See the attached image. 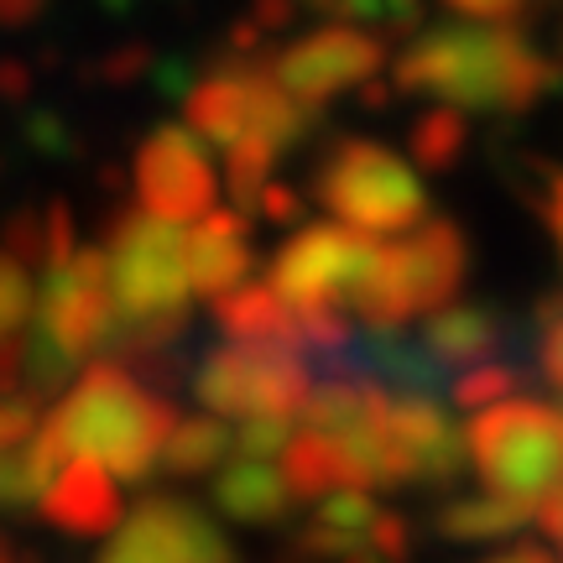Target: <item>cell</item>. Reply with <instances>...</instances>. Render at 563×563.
<instances>
[{
    "instance_id": "d4e9b609",
    "label": "cell",
    "mask_w": 563,
    "mask_h": 563,
    "mask_svg": "<svg viewBox=\"0 0 563 563\" xmlns=\"http://www.w3.org/2000/svg\"><path fill=\"white\" fill-rule=\"evenodd\" d=\"M272 167H277V146L256 131H241V136L224 146V183H230V203L235 209H256V194L272 183Z\"/></svg>"
},
{
    "instance_id": "9c48e42d",
    "label": "cell",
    "mask_w": 563,
    "mask_h": 563,
    "mask_svg": "<svg viewBox=\"0 0 563 563\" xmlns=\"http://www.w3.org/2000/svg\"><path fill=\"white\" fill-rule=\"evenodd\" d=\"M131 194L146 214L188 224L214 209V167L188 125H157L131 157Z\"/></svg>"
},
{
    "instance_id": "6da1fadb",
    "label": "cell",
    "mask_w": 563,
    "mask_h": 563,
    "mask_svg": "<svg viewBox=\"0 0 563 563\" xmlns=\"http://www.w3.org/2000/svg\"><path fill=\"white\" fill-rule=\"evenodd\" d=\"M397 89L517 121L563 89V63L538 53L511 21H454L407 42Z\"/></svg>"
},
{
    "instance_id": "5bb4252c",
    "label": "cell",
    "mask_w": 563,
    "mask_h": 563,
    "mask_svg": "<svg viewBox=\"0 0 563 563\" xmlns=\"http://www.w3.org/2000/svg\"><path fill=\"white\" fill-rule=\"evenodd\" d=\"M386 428L402 449L412 485H454L470 470L464 454V428L443 412L439 397H391Z\"/></svg>"
},
{
    "instance_id": "f546056e",
    "label": "cell",
    "mask_w": 563,
    "mask_h": 563,
    "mask_svg": "<svg viewBox=\"0 0 563 563\" xmlns=\"http://www.w3.org/2000/svg\"><path fill=\"white\" fill-rule=\"evenodd\" d=\"M26 313H32V277L0 245V334H16L21 323H26Z\"/></svg>"
},
{
    "instance_id": "ac0fdd59",
    "label": "cell",
    "mask_w": 563,
    "mask_h": 563,
    "mask_svg": "<svg viewBox=\"0 0 563 563\" xmlns=\"http://www.w3.org/2000/svg\"><path fill=\"white\" fill-rule=\"evenodd\" d=\"M241 63L230 53H214L209 74L183 89V115H188V131L209 146H230V141L245 131V79H241Z\"/></svg>"
},
{
    "instance_id": "83f0119b",
    "label": "cell",
    "mask_w": 563,
    "mask_h": 563,
    "mask_svg": "<svg viewBox=\"0 0 563 563\" xmlns=\"http://www.w3.org/2000/svg\"><path fill=\"white\" fill-rule=\"evenodd\" d=\"M532 167V178L522 183L527 203L538 209V220L548 224V235H553V245H559V262H563V167H548V162H527Z\"/></svg>"
},
{
    "instance_id": "f6af8a7d",
    "label": "cell",
    "mask_w": 563,
    "mask_h": 563,
    "mask_svg": "<svg viewBox=\"0 0 563 563\" xmlns=\"http://www.w3.org/2000/svg\"><path fill=\"white\" fill-rule=\"evenodd\" d=\"M26 95H32V68L21 58H0V100L26 104Z\"/></svg>"
},
{
    "instance_id": "e0dca14e",
    "label": "cell",
    "mask_w": 563,
    "mask_h": 563,
    "mask_svg": "<svg viewBox=\"0 0 563 563\" xmlns=\"http://www.w3.org/2000/svg\"><path fill=\"white\" fill-rule=\"evenodd\" d=\"M214 302V323H220L224 340L235 344H272V350H302V329H298V308L282 298L272 282H235L230 292H220Z\"/></svg>"
},
{
    "instance_id": "f1b7e54d",
    "label": "cell",
    "mask_w": 563,
    "mask_h": 563,
    "mask_svg": "<svg viewBox=\"0 0 563 563\" xmlns=\"http://www.w3.org/2000/svg\"><path fill=\"white\" fill-rule=\"evenodd\" d=\"M355 548H365L361 532H344V527H329V522H319V517H313V522L292 538V548H287V553H298L302 563H340V559H350Z\"/></svg>"
},
{
    "instance_id": "7bdbcfd3",
    "label": "cell",
    "mask_w": 563,
    "mask_h": 563,
    "mask_svg": "<svg viewBox=\"0 0 563 563\" xmlns=\"http://www.w3.org/2000/svg\"><path fill=\"white\" fill-rule=\"evenodd\" d=\"M298 5L323 11V16H334V21H371V26L382 16V0H298Z\"/></svg>"
},
{
    "instance_id": "816d5d0a",
    "label": "cell",
    "mask_w": 563,
    "mask_h": 563,
    "mask_svg": "<svg viewBox=\"0 0 563 563\" xmlns=\"http://www.w3.org/2000/svg\"><path fill=\"white\" fill-rule=\"evenodd\" d=\"M340 563H382V559H376L371 548H355V553H350V559H340Z\"/></svg>"
},
{
    "instance_id": "9a60e30c",
    "label": "cell",
    "mask_w": 563,
    "mask_h": 563,
    "mask_svg": "<svg viewBox=\"0 0 563 563\" xmlns=\"http://www.w3.org/2000/svg\"><path fill=\"white\" fill-rule=\"evenodd\" d=\"M251 220L241 209H209L194 220V230L183 235V272H188V292L199 298H220L251 272Z\"/></svg>"
},
{
    "instance_id": "f907efd6",
    "label": "cell",
    "mask_w": 563,
    "mask_h": 563,
    "mask_svg": "<svg viewBox=\"0 0 563 563\" xmlns=\"http://www.w3.org/2000/svg\"><path fill=\"white\" fill-rule=\"evenodd\" d=\"M104 11H110V16H131V11H136L141 0H100Z\"/></svg>"
},
{
    "instance_id": "e575fe53",
    "label": "cell",
    "mask_w": 563,
    "mask_h": 563,
    "mask_svg": "<svg viewBox=\"0 0 563 563\" xmlns=\"http://www.w3.org/2000/svg\"><path fill=\"white\" fill-rule=\"evenodd\" d=\"M365 543L382 563H407L412 559V527L397 517V511H376L371 527H365Z\"/></svg>"
},
{
    "instance_id": "7402d4cb",
    "label": "cell",
    "mask_w": 563,
    "mask_h": 563,
    "mask_svg": "<svg viewBox=\"0 0 563 563\" xmlns=\"http://www.w3.org/2000/svg\"><path fill=\"white\" fill-rule=\"evenodd\" d=\"M235 449V428L214 412V418H178L173 433L162 443V470L178 475V481H194V475H214Z\"/></svg>"
},
{
    "instance_id": "ab89813d",
    "label": "cell",
    "mask_w": 563,
    "mask_h": 563,
    "mask_svg": "<svg viewBox=\"0 0 563 563\" xmlns=\"http://www.w3.org/2000/svg\"><path fill=\"white\" fill-rule=\"evenodd\" d=\"M256 214H262V220H272V224H292L302 214V194L272 178L262 194H256Z\"/></svg>"
},
{
    "instance_id": "c3c4849f",
    "label": "cell",
    "mask_w": 563,
    "mask_h": 563,
    "mask_svg": "<svg viewBox=\"0 0 563 563\" xmlns=\"http://www.w3.org/2000/svg\"><path fill=\"white\" fill-rule=\"evenodd\" d=\"M538 527H543L548 543L563 548V485L553 490V496H543V506H538Z\"/></svg>"
},
{
    "instance_id": "836d02e7",
    "label": "cell",
    "mask_w": 563,
    "mask_h": 563,
    "mask_svg": "<svg viewBox=\"0 0 563 563\" xmlns=\"http://www.w3.org/2000/svg\"><path fill=\"white\" fill-rule=\"evenodd\" d=\"M287 439H292L287 418L262 412V418H245L241 428H235V454H245V460H272V454L287 449Z\"/></svg>"
},
{
    "instance_id": "b9f144b4",
    "label": "cell",
    "mask_w": 563,
    "mask_h": 563,
    "mask_svg": "<svg viewBox=\"0 0 563 563\" xmlns=\"http://www.w3.org/2000/svg\"><path fill=\"white\" fill-rule=\"evenodd\" d=\"M443 5L470 21H517L527 0H443Z\"/></svg>"
},
{
    "instance_id": "ffe728a7",
    "label": "cell",
    "mask_w": 563,
    "mask_h": 563,
    "mask_svg": "<svg viewBox=\"0 0 563 563\" xmlns=\"http://www.w3.org/2000/svg\"><path fill=\"white\" fill-rule=\"evenodd\" d=\"M282 481H287V490H292L298 501H319V496L344 490V485L371 490L361 475V464L350 460V449H344L334 433H319V428L287 439V449H282Z\"/></svg>"
},
{
    "instance_id": "4316f807",
    "label": "cell",
    "mask_w": 563,
    "mask_h": 563,
    "mask_svg": "<svg viewBox=\"0 0 563 563\" xmlns=\"http://www.w3.org/2000/svg\"><path fill=\"white\" fill-rule=\"evenodd\" d=\"M152 63H157V53H152L146 42H121V47H110L104 58L89 63V68H84V79L104 84V89H125V84L152 79Z\"/></svg>"
},
{
    "instance_id": "4dcf8cb0",
    "label": "cell",
    "mask_w": 563,
    "mask_h": 563,
    "mask_svg": "<svg viewBox=\"0 0 563 563\" xmlns=\"http://www.w3.org/2000/svg\"><path fill=\"white\" fill-rule=\"evenodd\" d=\"M382 506L365 496L361 485H344V490H329L319 501V522H329V527H344V532H361L365 538V527H371V517H376Z\"/></svg>"
},
{
    "instance_id": "7a4b0ae2",
    "label": "cell",
    "mask_w": 563,
    "mask_h": 563,
    "mask_svg": "<svg viewBox=\"0 0 563 563\" xmlns=\"http://www.w3.org/2000/svg\"><path fill=\"white\" fill-rule=\"evenodd\" d=\"M178 418L183 412L173 407V397L141 386L125 365L100 361L79 371V382L68 386V397L47 418V428L63 439L68 454H89L115 481L141 485L157 470L162 443H167Z\"/></svg>"
},
{
    "instance_id": "8d00e7d4",
    "label": "cell",
    "mask_w": 563,
    "mask_h": 563,
    "mask_svg": "<svg viewBox=\"0 0 563 563\" xmlns=\"http://www.w3.org/2000/svg\"><path fill=\"white\" fill-rule=\"evenodd\" d=\"M37 397H26V391H16V397H0V449H16V443H26L32 433H37Z\"/></svg>"
},
{
    "instance_id": "d590c367",
    "label": "cell",
    "mask_w": 563,
    "mask_h": 563,
    "mask_svg": "<svg viewBox=\"0 0 563 563\" xmlns=\"http://www.w3.org/2000/svg\"><path fill=\"white\" fill-rule=\"evenodd\" d=\"M21 141H26L37 157H68V152H74V131H68L53 110H32V115L21 121Z\"/></svg>"
},
{
    "instance_id": "4fadbf2b",
    "label": "cell",
    "mask_w": 563,
    "mask_h": 563,
    "mask_svg": "<svg viewBox=\"0 0 563 563\" xmlns=\"http://www.w3.org/2000/svg\"><path fill=\"white\" fill-rule=\"evenodd\" d=\"M532 334V329H527ZM522 323L506 319L501 308H490V302H443L433 308V319L422 323V350L433 355V361L454 376L464 365H481V361H522Z\"/></svg>"
},
{
    "instance_id": "5b68a950",
    "label": "cell",
    "mask_w": 563,
    "mask_h": 563,
    "mask_svg": "<svg viewBox=\"0 0 563 563\" xmlns=\"http://www.w3.org/2000/svg\"><path fill=\"white\" fill-rule=\"evenodd\" d=\"M313 199L334 220L371 230V235H397L428 220V188L412 178L391 146L365 136H340L313 167Z\"/></svg>"
},
{
    "instance_id": "74e56055",
    "label": "cell",
    "mask_w": 563,
    "mask_h": 563,
    "mask_svg": "<svg viewBox=\"0 0 563 563\" xmlns=\"http://www.w3.org/2000/svg\"><path fill=\"white\" fill-rule=\"evenodd\" d=\"M532 340H538V382L553 386V391L563 397V319L548 323V329H538Z\"/></svg>"
},
{
    "instance_id": "db71d44e",
    "label": "cell",
    "mask_w": 563,
    "mask_h": 563,
    "mask_svg": "<svg viewBox=\"0 0 563 563\" xmlns=\"http://www.w3.org/2000/svg\"><path fill=\"white\" fill-rule=\"evenodd\" d=\"M282 563H302V559H298V553H287V559H282Z\"/></svg>"
},
{
    "instance_id": "ba28073f",
    "label": "cell",
    "mask_w": 563,
    "mask_h": 563,
    "mask_svg": "<svg viewBox=\"0 0 563 563\" xmlns=\"http://www.w3.org/2000/svg\"><path fill=\"white\" fill-rule=\"evenodd\" d=\"M376 241L371 230L355 224H302L298 235L277 245V256L266 266V282L277 287L292 308H313V302H334L350 313V298L361 277L371 272Z\"/></svg>"
},
{
    "instance_id": "681fc988",
    "label": "cell",
    "mask_w": 563,
    "mask_h": 563,
    "mask_svg": "<svg viewBox=\"0 0 563 563\" xmlns=\"http://www.w3.org/2000/svg\"><path fill=\"white\" fill-rule=\"evenodd\" d=\"M361 104H365V110H386V104H391V89H386V84H376V79H365L361 84Z\"/></svg>"
},
{
    "instance_id": "f5cc1de1",
    "label": "cell",
    "mask_w": 563,
    "mask_h": 563,
    "mask_svg": "<svg viewBox=\"0 0 563 563\" xmlns=\"http://www.w3.org/2000/svg\"><path fill=\"white\" fill-rule=\"evenodd\" d=\"M0 563H21L16 553H11V543H5V538H0Z\"/></svg>"
},
{
    "instance_id": "52a82bcc",
    "label": "cell",
    "mask_w": 563,
    "mask_h": 563,
    "mask_svg": "<svg viewBox=\"0 0 563 563\" xmlns=\"http://www.w3.org/2000/svg\"><path fill=\"white\" fill-rule=\"evenodd\" d=\"M188 386L220 418H262V412L292 418L313 391V365H308V355H292V350L224 340L199 355Z\"/></svg>"
},
{
    "instance_id": "ee69618b",
    "label": "cell",
    "mask_w": 563,
    "mask_h": 563,
    "mask_svg": "<svg viewBox=\"0 0 563 563\" xmlns=\"http://www.w3.org/2000/svg\"><path fill=\"white\" fill-rule=\"evenodd\" d=\"M298 0H256V5H251V21H256V26H262V32H287V26H292V21H298Z\"/></svg>"
},
{
    "instance_id": "603a6c76",
    "label": "cell",
    "mask_w": 563,
    "mask_h": 563,
    "mask_svg": "<svg viewBox=\"0 0 563 563\" xmlns=\"http://www.w3.org/2000/svg\"><path fill=\"white\" fill-rule=\"evenodd\" d=\"M407 152L422 173H454L460 157L470 152V121H464L460 104H439V110L418 115L407 131Z\"/></svg>"
},
{
    "instance_id": "484cf974",
    "label": "cell",
    "mask_w": 563,
    "mask_h": 563,
    "mask_svg": "<svg viewBox=\"0 0 563 563\" xmlns=\"http://www.w3.org/2000/svg\"><path fill=\"white\" fill-rule=\"evenodd\" d=\"M79 361H84V355H74L68 344H58L53 334H47V329H37V334L26 340V371H21L26 397L47 402V397L68 391V386L79 382Z\"/></svg>"
},
{
    "instance_id": "8fae6325",
    "label": "cell",
    "mask_w": 563,
    "mask_h": 563,
    "mask_svg": "<svg viewBox=\"0 0 563 563\" xmlns=\"http://www.w3.org/2000/svg\"><path fill=\"white\" fill-rule=\"evenodd\" d=\"M386 63V32L376 26H355V21H340V26H323V32H308L292 47L272 53V74H277L298 100L329 104L344 89H361L365 79H376Z\"/></svg>"
},
{
    "instance_id": "7c38bea8",
    "label": "cell",
    "mask_w": 563,
    "mask_h": 563,
    "mask_svg": "<svg viewBox=\"0 0 563 563\" xmlns=\"http://www.w3.org/2000/svg\"><path fill=\"white\" fill-rule=\"evenodd\" d=\"M115 323V298H110V256L104 245H79L63 266L42 272L37 292V329H47L74 355L100 350Z\"/></svg>"
},
{
    "instance_id": "1f68e13d",
    "label": "cell",
    "mask_w": 563,
    "mask_h": 563,
    "mask_svg": "<svg viewBox=\"0 0 563 563\" xmlns=\"http://www.w3.org/2000/svg\"><path fill=\"white\" fill-rule=\"evenodd\" d=\"M0 245H5L21 266H42V209H32V203L11 209L5 224H0Z\"/></svg>"
},
{
    "instance_id": "d6a6232c",
    "label": "cell",
    "mask_w": 563,
    "mask_h": 563,
    "mask_svg": "<svg viewBox=\"0 0 563 563\" xmlns=\"http://www.w3.org/2000/svg\"><path fill=\"white\" fill-rule=\"evenodd\" d=\"M79 251V235H74V209L63 199L42 203V272L47 266H63Z\"/></svg>"
},
{
    "instance_id": "277c9868",
    "label": "cell",
    "mask_w": 563,
    "mask_h": 563,
    "mask_svg": "<svg viewBox=\"0 0 563 563\" xmlns=\"http://www.w3.org/2000/svg\"><path fill=\"white\" fill-rule=\"evenodd\" d=\"M470 470L506 501H543L563 485V407L532 402H490L475 407L464 422Z\"/></svg>"
},
{
    "instance_id": "cb8c5ba5",
    "label": "cell",
    "mask_w": 563,
    "mask_h": 563,
    "mask_svg": "<svg viewBox=\"0 0 563 563\" xmlns=\"http://www.w3.org/2000/svg\"><path fill=\"white\" fill-rule=\"evenodd\" d=\"M527 382H532L527 365L511 361V355L464 365V371H454V382H449V402L464 407V412H475V407H490V402H501V397H517Z\"/></svg>"
},
{
    "instance_id": "44dd1931",
    "label": "cell",
    "mask_w": 563,
    "mask_h": 563,
    "mask_svg": "<svg viewBox=\"0 0 563 563\" xmlns=\"http://www.w3.org/2000/svg\"><path fill=\"white\" fill-rule=\"evenodd\" d=\"M532 506L527 501H506V496H454L428 511V527L439 532L443 543H501L511 532H522Z\"/></svg>"
},
{
    "instance_id": "3957f363",
    "label": "cell",
    "mask_w": 563,
    "mask_h": 563,
    "mask_svg": "<svg viewBox=\"0 0 563 563\" xmlns=\"http://www.w3.org/2000/svg\"><path fill=\"white\" fill-rule=\"evenodd\" d=\"M470 277V235L454 220H418L407 230V241L376 245L371 272L361 277L350 298V319L365 329H402L418 313H433Z\"/></svg>"
},
{
    "instance_id": "d6986e66",
    "label": "cell",
    "mask_w": 563,
    "mask_h": 563,
    "mask_svg": "<svg viewBox=\"0 0 563 563\" xmlns=\"http://www.w3.org/2000/svg\"><path fill=\"white\" fill-rule=\"evenodd\" d=\"M209 501L241 527H277L282 517H287V506H292V490H287V481H282L266 460H245L241 454L235 464H220V470H214Z\"/></svg>"
},
{
    "instance_id": "f35d334b",
    "label": "cell",
    "mask_w": 563,
    "mask_h": 563,
    "mask_svg": "<svg viewBox=\"0 0 563 563\" xmlns=\"http://www.w3.org/2000/svg\"><path fill=\"white\" fill-rule=\"evenodd\" d=\"M422 16H428V0H382L376 26H382L386 37H418Z\"/></svg>"
},
{
    "instance_id": "bcb514c9",
    "label": "cell",
    "mask_w": 563,
    "mask_h": 563,
    "mask_svg": "<svg viewBox=\"0 0 563 563\" xmlns=\"http://www.w3.org/2000/svg\"><path fill=\"white\" fill-rule=\"evenodd\" d=\"M42 11H47V0H0V26H5V32H21V26H32Z\"/></svg>"
},
{
    "instance_id": "7dc6e473",
    "label": "cell",
    "mask_w": 563,
    "mask_h": 563,
    "mask_svg": "<svg viewBox=\"0 0 563 563\" xmlns=\"http://www.w3.org/2000/svg\"><path fill=\"white\" fill-rule=\"evenodd\" d=\"M481 563H563V553H553V548L543 543H517V548H506V553H490V559Z\"/></svg>"
},
{
    "instance_id": "30bf717a",
    "label": "cell",
    "mask_w": 563,
    "mask_h": 563,
    "mask_svg": "<svg viewBox=\"0 0 563 563\" xmlns=\"http://www.w3.org/2000/svg\"><path fill=\"white\" fill-rule=\"evenodd\" d=\"M100 563H235V548L203 506L183 496H146L115 527Z\"/></svg>"
},
{
    "instance_id": "60d3db41",
    "label": "cell",
    "mask_w": 563,
    "mask_h": 563,
    "mask_svg": "<svg viewBox=\"0 0 563 563\" xmlns=\"http://www.w3.org/2000/svg\"><path fill=\"white\" fill-rule=\"evenodd\" d=\"M21 371H26V340L21 334H0V397L21 391Z\"/></svg>"
},
{
    "instance_id": "8992f818",
    "label": "cell",
    "mask_w": 563,
    "mask_h": 563,
    "mask_svg": "<svg viewBox=\"0 0 563 563\" xmlns=\"http://www.w3.org/2000/svg\"><path fill=\"white\" fill-rule=\"evenodd\" d=\"M100 235L104 256H110V298L121 319H152L167 308H188L178 224L146 214L131 199H115L110 209H100Z\"/></svg>"
},
{
    "instance_id": "2e32d148",
    "label": "cell",
    "mask_w": 563,
    "mask_h": 563,
    "mask_svg": "<svg viewBox=\"0 0 563 563\" xmlns=\"http://www.w3.org/2000/svg\"><path fill=\"white\" fill-rule=\"evenodd\" d=\"M42 522L63 527L74 538H104L121 527V490H115V475L104 470L100 460L79 454L74 464H63L53 485L37 496Z\"/></svg>"
}]
</instances>
